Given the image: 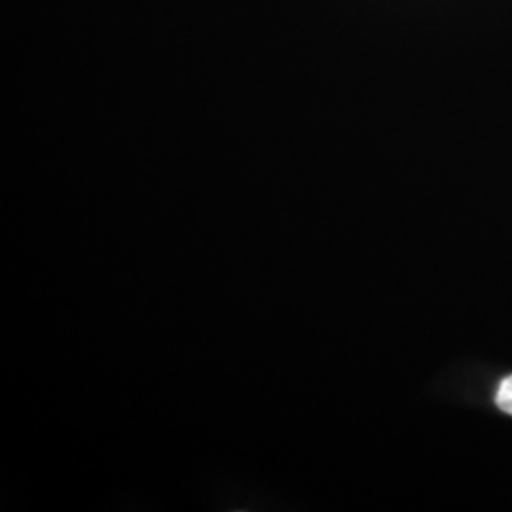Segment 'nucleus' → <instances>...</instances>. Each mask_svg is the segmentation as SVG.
I'll return each mask as SVG.
<instances>
[{
  "instance_id": "obj_1",
  "label": "nucleus",
  "mask_w": 512,
  "mask_h": 512,
  "mask_svg": "<svg viewBox=\"0 0 512 512\" xmlns=\"http://www.w3.org/2000/svg\"><path fill=\"white\" fill-rule=\"evenodd\" d=\"M495 403L503 412H507V414L512 416V376L505 378L501 385H499L497 395H495Z\"/></svg>"
}]
</instances>
